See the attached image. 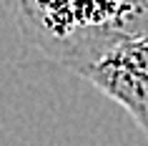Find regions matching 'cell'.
<instances>
[{
    "mask_svg": "<svg viewBox=\"0 0 148 146\" xmlns=\"http://www.w3.org/2000/svg\"><path fill=\"white\" fill-rule=\"evenodd\" d=\"M110 58H116L118 63H123L125 68H131L133 73L148 81V35L123 43Z\"/></svg>",
    "mask_w": 148,
    "mask_h": 146,
    "instance_id": "3957f363",
    "label": "cell"
},
{
    "mask_svg": "<svg viewBox=\"0 0 148 146\" xmlns=\"http://www.w3.org/2000/svg\"><path fill=\"white\" fill-rule=\"evenodd\" d=\"M83 78H88L95 88H101L106 96L121 103L133 116V121L148 134V81L125 68L116 58L98 63L95 68L86 71Z\"/></svg>",
    "mask_w": 148,
    "mask_h": 146,
    "instance_id": "7a4b0ae2",
    "label": "cell"
},
{
    "mask_svg": "<svg viewBox=\"0 0 148 146\" xmlns=\"http://www.w3.org/2000/svg\"><path fill=\"white\" fill-rule=\"evenodd\" d=\"M18 25L58 63L86 73L128 40L148 35V3H18Z\"/></svg>",
    "mask_w": 148,
    "mask_h": 146,
    "instance_id": "6da1fadb",
    "label": "cell"
}]
</instances>
